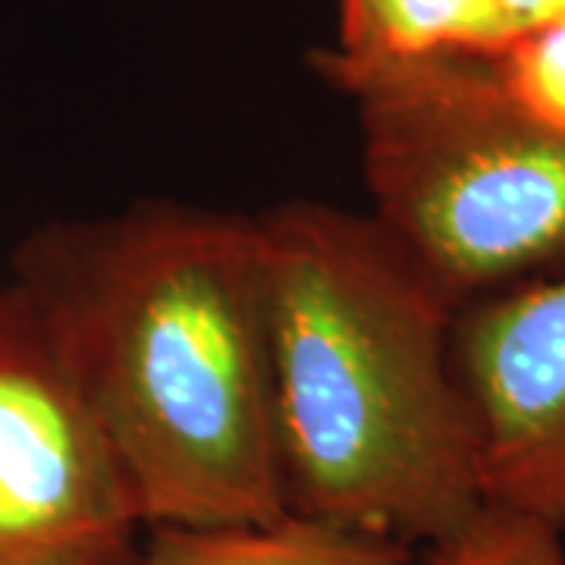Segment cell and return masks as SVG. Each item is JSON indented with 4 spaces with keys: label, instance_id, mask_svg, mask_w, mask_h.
<instances>
[{
    "label": "cell",
    "instance_id": "1",
    "mask_svg": "<svg viewBox=\"0 0 565 565\" xmlns=\"http://www.w3.org/2000/svg\"><path fill=\"white\" fill-rule=\"evenodd\" d=\"M10 264L145 527L286 512L255 217L136 202L35 226Z\"/></svg>",
    "mask_w": 565,
    "mask_h": 565
},
{
    "label": "cell",
    "instance_id": "5",
    "mask_svg": "<svg viewBox=\"0 0 565 565\" xmlns=\"http://www.w3.org/2000/svg\"><path fill=\"white\" fill-rule=\"evenodd\" d=\"M452 367L484 505L565 534V270L462 308Z\"/></svg>",
    "mask_w": 565,
    "mask_h": 565
},
{
    "label": "cell",
    "instance_id": "6",
    "mask_svg": "<svg viewBox=\"0 0 565 565\" xmlns=\"http://www.w3.org/2000/svg\"><path fill=\"white\" fill-rule=\"evenodd\" d=\"M126 565H422L396 537L299 512L223 527H145Z\"/></svg>",
    "mask_w": 565,
    "mask_h": 565
},
{
    "label": "cell",
    "instance_id": "7",
    "mask_svg": "<svg viewBox=\"0 0 565 565\" xmlns=\"http://www.w3.org/2000/svg\"><path fill=\"white\" fill-rule=\"evenodd\" d=\"M330 57L359 66L446 54L497 57L512 41L500 0H337Z\"/></svg>",
    "mask_w": 565,
    "mask_h": 565
},
{
    "label": "cell",
    "instance_id": "10",
    "mask_svg": "<svg viewBox=\"0 0 565 565\" xmlns=\"http://www.w3.org/2000/svg\"><path fill=\"white\" fill-rule=\"evenodd\" d=\"M509 35L519 39L537 25L553 20H565V0H500Z\"/></svg>",
    "mask_w": 565,
    "mask_h": 565
},
{
    "label": "cell",
    "instance_id": "4",
    "mask_svg": "<svg viewBox=\"0 0 565 565\" xmlns=\"http://www.w3.org/2000/svg\"><path fill=\"white\" fill-rule=\"evenodd\" d=\"M136 497L61 349L17 282L0 286V565H126Z\"/></svg>",
    "mask_w": 565,
    "mask_h": 565
},
{
    "label": "cell",
    "instance_id": "8",
    "mask_svg": "<svg viewBox=\"0 0 565 565\" xmlns=\"http://www.w3.org/2000/svg\"><path fill=\"white\" fill-rule=\"evenodd\" d=\"M422 565H565V534L537 519L484 505L449 537L424 546Z\"/></svg>",
    "mask_w": 565,
    "mask_h": 565
},
{
    "label": "cell",
    "instance_id": "9",
    "mask_svg": "<svg viewBox=\"0 0 565 565\" xmlns=\"http://www.w3.org/2000/svg\"><path fill=\"white\" fill-rule=\"evenodd\" d=\"M493 63L512 102L531 120L565 139V20L512 39Z\"/></svg>",
    "mask_w": 565,
    "mask_h": 565
},
{
    "label": "cell",
    "instance_id": "3",
    "mask_svg": "<svg viewBox=\"0 0 565 565\" xmlns=\"http://www.w3.org/2000/svg\"><path fill=\"white\" fill-rule=\"evenodd\" d=\"M311 66L355 107L371 217L459 311L565 270V139L527 117L493 57Z\"/></svg>",
    "mask_w": 565,
    "mask_h": 565
},
{
    "label": "cell",
    "instance_id": "2",
    "mask_svg": "<svg viewBox=\"0 0 565 565\" xmlns=\"http://www.w3.org/2000/svg\"><path fill=\"white\" fill-rule=\"evenodd\" d=\"M286 509L430 546L484 509L452 367L459 308L371 214L255 217Z\"/></svg>",
    "mask_w": 565,
    "mask_h": 565
}]
</instances>
